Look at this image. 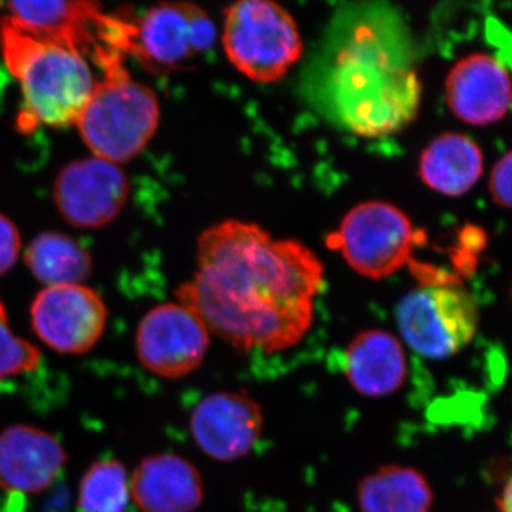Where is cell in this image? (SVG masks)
<instances>
[{"mask_svg":"<svg viewBox=\"0 0 512 512\" xmlns=\"http://www.w3.org/2000/svg\"><path fill=\"white\" fill-rule=\"evenodd\" d=\"M40 359L42 352L37 346L12 332L5 305L0 301V380L32 372Z\"/></svg>","mask_w":512,"mask_h":512,"instance_id":"cell-22","label":"cell"},{"mask_svg":"<svg viewBox=\"0 0 512 512\" xmlns=\"http://www.w3.org/2000/svg\"><path fill=\"white\" fill-rule=\"evenodd\" d=\"M490 191L495 204L512 210V150L494 165L490 177Z\"/></svg>","mask_w":512,"mask_h":512,"instance_id":"cell-23","label":"cell"},{"mask_svg":"<svg viewBox=\"0 0 512 512\" xmlns=\"http://www.w3.org/2000/svg\"><path fill=\"white\" fill-rule=\"evenodd\" d=\"M130 497V478L123 464L101 460L84 474L77 505L80 512H124Z\"/></svg>","mask_w":512,"mask_h":512,"instance_id":"cell-21","label":"cell"},{"mask_svg":"<svg viewBox=\"0 0 512 512\" xmlns=\"http://www.w3.org/2000/svg\"><path fill=\"white\" fill-rule=\"evenodd\" d=\"M346 379L369 399H383L402 389L407 357L402 342L382 329L357 333L346 349Z\"/></svg>","mask_w":512,"mask_h":512,"instance_id":"cell-17","label":"cell"},{"mask_svg":"<svg viewBox=\"0 0 512 512\" xmlns=\"http://www.w3.org/2000/svg\"><path fill=\"white\" fill-rule=\"evenodd\" d=\"M210 335L204 323L183 305L163 303L151 309L138 325V360L153 375L183 379L204 362Z\"/></svg>","mask_w":512,"mask_h":512,"instance_id":"cell-10","label":"cell"},{"mask_svg":"<svg viewBox=\"0 0 512 512\" xmlns=\"http://www.w3.org/2000/svg\"><path fill=\"white\" fill-rule=\"evenodd\" d=\"M197 262L175 296L232 348L282 352L311 329L325 269L302 242L227 220L202 232Z\"/></svg>","mask_w":512,"mask_h":512,"instance_id":"cell-1","label":"cell"},{"mask_svg":"<svg viewBox=\"0 0 512 512\" xmlns=\"http://www.w3.org/2000/svg\"><path fill=\"white\" fill-rule=\"evenodd\" d=\"M217 40V29L207 12L187 2L160 3L131 23L128 52L156 74L192 67Z\"/></svg>","mask_w":512,"mask_h":512,"instance_id":"cell-9","label":"cell"},{"mask_svg":"<svg viewBox=\"0 0 512 512\" xmlns=\"http://www.w3.org/2000/svg\"><path fill=\"white\" fill-rule=\"evenodd\" d=\"M357 501L362 512H430L433 493L416 468L389 464L362 478Z\"/></svg>","mask_w":512,"mask_h":512,"instance_id":"cell-19","label":"cell"},{"mask_svg":"<svg viewBox=\"0 0 512 512\" xmlns=\"http://www.w3.org/2000/svg\"><path fill=\"white\" fill-rule=\"evenodd\" d=\"M33 330L50 349L83 355L97 345L106 329V303L83 285L49 286L30 308Z\"/></svg>","mask_w":512,"mask_h":512,"instance_id":"cell-11","label":"cell"},{"mask_svg":"<svg viewBox=\"0 0 512 512\" xmlns=\"http://www.w3.org/2000/svg\"><path fill=\"white\" fill-rule=\"evenodd\" d=\"M8 8L10 18L33 36L83 57L92 56L104 72L123 64L121 52H126L127 23L104 18L99 3L10 2Z\"/></svg>","mask_w":512,"mask_h":512,"instance_id":"cell-7","label":"cell"},{"mask_svg":"<svg viewBox=\"0 0 512 512\" xmlns=\"http://www.w3.org/2000/svg\"><path fill=\"white\" fill-rule=\"evenodd\" d=\"M484 157L470 137L446 133L434 138L420 157V177L431 190L460 197L480 180Z\"/></svg>","mask_w":512,"mask_h":512,"instance_id":"cell-18","label":"cell"},{"mask_svg":"<svg viewBox=\"0 0 512 512\" xmlns=\"http://www.w3.org/2000/svg\"><path fill=\"white\" fill-rule=\"evenodd\" d=\"M396 318L413 352L434 360L466 348L478 328L477 303L460 285H424L407 292L397 305Z\"/></svg>","mask_w":512,"mask_h":512,"instance_id":"cell-6","label":"cell"},{"mask_svg":"<svg viewBox=\"0 0 512 512\" xmlns=\"http://www.w3.org/2000/svg\"><path fill=\"white\" fill-rule=\"evenodd\" d=\"M156 93L134 82L123 64L104 72L76 126L94 157L119 165L136 158L160 126Z\"/></svg>","mask_w":512,"mask_h":512,"instance_id":"cell-4","label":"cell"},{"mask_svg":"<svg viewBox=\"0 0 512 512\" xmlns=\"http://www.w3.org/2000/svg\"><path fill=\"white\" fill-rule=\"evenodd\" d=\"M416 232L412 221L396 205L366 201L356 205L329 238L350 268L370 279L396 274L410 262Z\"/></svg>","mask_w":512,"mask_h":512,"instance_id":"cell-8","label":"cell"},{"mask_svg":"<svg viewBox=\"0 0 512 512\" xmlns=\"http://www.w3.org/2000/svg\"><path fill=\"white\" fill-rule=\"evenodd\" d=\"M222 47L239 73L262 84L284 79L303 53L295 19L271 0H241L229 6Z\"/></svg>","mask_w":512,"mask_h":512,"instance_id":"cell-5","label":"cell"},{"mask_svg":"<svg viewBox=\"0 0 512 512\" xmlns=\"http://www.w3.org/2000/svg\"><path fill=\"white\" fill-rule=\"evenodd\" d=\"M66 461L62 443L45 430L16 424L0 433V488L9 493H42Z\"/></svg>","mask_w":512,"mask_h":512,"instance_id":"cell-15","label":"cell"},{"mask_svg":"<svg viewBox=\"0 0 512 512\" xmlns=\"http://www.w3.org/2000/svg\"><path fill=\"white\" fill-rule=\"evenodd\" d=\"M37 281L49 286L80 285L92 272V256L76 239L60 232L37 235L25 252Z\"/></svg>","mask_w":512,"mask_h":512,"instance_id":"cell-20","label":"cell"},{"mask_svg":"<svg viewBox=\"0 0 512 512\" xmlns=\"http://www.w3.org/2000/svg\"><path fill=\"white\" fill-rule=\"evenodd\" d=\"M329 89L333 111L359 137L397 133L420 109L421 84L410 60L367 26L336 53Z\"/></svg>","mask_w":512,"mask_h":512,"instance_id":"cell-2","label":"cell"},{"mask_svg":"<svg viewBox=\"0 0 512 512\" xmlns=\"http://www.w3.org/2000/svg\"><path fill=\"white\" fill-rule=\"evenodd\" d=\"M0 43L9 70L22 87L23 126L76 124L96 86L86 59L33 36L10 16L0 23Z\"/></svg>","mask_w":512,"mask_h":512,"instance_id":"cell-3","label":"cell"},{"mask_svg":"<svg viewBox=\"0 0 512 512\" xmlns=\"http://www.w3.org/2000/svg\"><path fill=\"white\" fill-rule=\"evenodd\" d=\"M191 434L212 460L229 463L248 456L264 431V412L247 394H208L194 407Z\"/></svg>","mask_w":512,"mask_h":512,"instance_id":"cell-13","label":"cell"},{"mask_svg":"<svg viewBox=\"0 0 512 512\" xmlns=\"http://www.w3.org/2000/svg\"><path fill=\"white\" fill-rule=\"evenodd\" d=\"M130 494L141 512H194L204 501V484L187 458L156 454L134 471Z\"/></svg>","mask_w":512,"mask_h":512,"instance_id":"cell-16","label":"cell"},{"mask_svg":"<svg viewBox=\"0 0 512 512\" xmlns=\"http://www.w3.org/2000/svg\"><path fill=\"white\" fill-rule=\"evenodd\" d=\"M22 239L19 229L5 215L0 214V276L8 274L18 262Z\"/></svg>","mask_w":512,"mask_h":512,"instance_id":"cell-24","label":"cell"},{"mask_svg":"<svg viewBox=\"0 0 512 512\" xmlns=\"http://www.w3.org/2000/svg\"><path fill=\"white\" fill-rule=\"evenodd\" d=\"M130 194L119 165L92 157L67 164L57 175L55 201L64 220L77 228H101L116 220Z\"/></svg>","mask_w":512,"mask_h":512,"instance_id":"cell-12","label":"cell"},{"mask_svg":"<svg viewBox=\"0 0 512 512\" xmlns=\"http://www.w3.org/2000/svg\"><path fill=\"white\" fill-rule=\"evenodd\" d=\"M446 99L454 116L464 123L493 124L510 110V73L500 60L485 53L464 57L448 73Z\"/></svg>","mask_w":512,"mask_h":512,"instance_id":"cell-14","label":"cell"},{"mask_svg":"<svg viewBox=\"0 0 512 512\" xmlns=\"http://www.w3.org/2000/svg\"><path fill=\"white\" fill-rule=\"evenodd\" d=\"M500 508L503 512H512V477L505 484L500 498Z\"/></svg>","mask_w":512,"mask_h":512,"instance_id":"cell-25","label":"cell"}]
</instances>
